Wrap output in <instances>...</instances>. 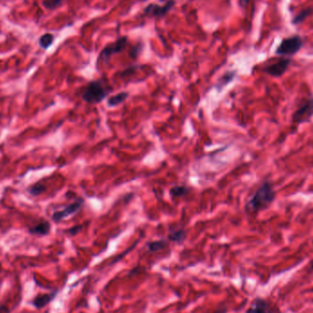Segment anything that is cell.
Here are the masks:
<instances>
[{"label":"cell","mask_w":313,"mask_h":313,"mask_svg":"<svg viewBox=\"0 0 313 313\" xmlns=\"http://www.w3.org/2000/svg\"><path fill=\"white\" fill-rule=\"evenodd\" d=\"M276 191L270 181H264L260 187L256 190V192L247 202V211L251 213H258L266 209L276 199Z\"/></svg>","instance_id":"6da1fadb"},{"label":"cell","mask_w":313,"mask_h":313,"mask_svg":"<svg viewBox=\"0 0 313 313\" xmlns=\"http://www.w3.org/2000/svg\"><path fill=\"white\" fill-rule=\"evenodd\" d=\"M111 89L103 82H90L82 94V98L87 104H99L109 95Z\"/></svg>","instance_id":"7a4b0ae2"},{"label":"cell","mask_w":313,"mask_h":313,"mask_svg":"<svg viewBox=\"0 0 313 313\" xmlns=\"http://www.w3.org/2000/svg\"><path fill=\"white\" fill-rule=\"evenodd\" d=\"M304 45L303 38L299 35L290 36L281 41L279 47L276 50V54L281 57H290L302 49Z\"/></svg>","instance_id":"3957f363"},{"label":"cell","mask_w":313,"mask_h":313,"mask_svg":"<svg viewBox=\"0 0 313 313\" xmlns=\"http://www.w3.org/2000/svg\"><path fill=\"white\" fill-rule=\"evenodd\" d=\"M128 43V37L124 36L114 41V43L107 44L100 52L99 56L97 58V62L107 63L112 56L119 54L126 50Z\"/></svg>","instance_id":"277c9868"},{"label":"cell","mask_w":313,"mask_h":313,"mask_svg":"<svg viewBox=\"0 0 313 313\" xmlns=\"http://www.w3.org/2000/svg\"><path fill=\"white\" fill-rule=\"evenodd\" d=\"M175 4V0H165V2L162 5L156 4V3H151L144 9L143 12H144V15L148 16L150 18H156V19L163 18L173 9Z\"/></svg>","instance_id":"5b68a950"},{"label":"cell","mask_w":313,"mask_h":313,"mask_svg":"<svg viewBox=\"0 0 313 313\" xmlns=\"http://www.w3.org/2000/svg\"><path fill=\"white\" fill-rule=\"evenodd\" d=\"M313 116V97L308 98L299 104L292 115L293 123L302 124Z\"/></svg>","instance_id":"8992f818"},{"label":"cell","mask_w":313,"mask_h":313,"mask_svg":"<svg viewBox=\"0 0 313 313\" xmlns=\"http://www.w3.org/2000/svg\"><path fill=\"white\" fill-rule=\"evenodd\" d=\"M84 203H85L84 199L80 198V199L76 200L75 202H73L72 204H68L62 210H58V211L53 212L52 216V221L55 223H60L62 220L75 214L80 211Z\"/></svg>","instance_id":"52a82bcc"},{"label":"cell","mask_w":313,"mask_h":313,"mask_svg":"<svg viewBox=\"0 0 313 313\" xmlns=\"http://www.w3.org/2000/svg\"><path fill=\"white\" fill-rule=\"evenodd\" d=\"M290 62L291 61L290 58H281L279 61L264 67L262 71L268 75L273 76V77H280L283 75L289 69Z\"/></svg>","instance_id":"ba28073f"},{"label":"cell","mask_w":313,"mask_h":313,"mask_svg":"<svg viewBox=\"0 0 313 313\" xmlns=\"http://www.w3.org/2000/svg\"><path fill=\"white\" fill-rule=\"evenodd\" d=\"M246 313H277V309L266 299L256 298L252 301Z\"/></svg>","instance_id":"9c48e42d"},{"label":"cell","mask_w":313,"mask_h":313,"mask_svg":"<svg viewBox=\"0 0 313 313\" xmlns=\"http://www.w3.org/2000/svg\"><path fill=\"white\" fill-rule=\"evenodd\" d=\"M57 294V290L52 291L50 293H38L34 297L33 299H31L30 304L33 306L34 308L41 309L51 303L52 300L56 298Z\"/></svg>","instance_id":"30bf717a"},{"label":"cell","mask_w":313,"mask_h":313,"mask_svg":"<svg viewBox=\"0 0 313 313\" xmlns=\"http://www.w3.org/2000/svg\"><path fill=\"white\" fill-rule=\"evenodd\" d=\"M51 232V223L48 221H43L29 228V232L32 236L45 237Z\"/></svg>","instance_id":"8fae6325"},{"label":"cell","mask_w":313,"mask_h":313,"mask_svg":"<svg viewBox=\"0 0 313 313\" xmlns=\"http://www.w3.org/2000/svg\"><path fill=\"white\" fill-rule=\"evenodd\" d=\"M169 240L173 243H181L185 240L186 232L183 229H176L171 230L168 236Z\"/></svg>","instance_id":"7c38bea8"},{"label":"cell","mask_w":313,"mask_h":313,"mask_svg":"<svg viewBox=\"0 0 313 313\" xmlns=\"http://www.w3.org/2000/svg\"><path fill=\"white\" fill-rule=\"evenodd\" d=\"M55 37L52 33H44L38 38V45L43 50H48L54 42Z\"/></svg>","instance_id":"4fadbf2b"},{"label":"cell","mask_w":313,"mask_h":313,"mask_svg":"<svg viewBox=\"0 0 313 313\" xmlns=\"http://www.w3.org/2000/svg\"><path fill=\"white\" fill-rule=\"evenodd\" d=\"M128 94L127 92H121L116 95L111 96L107 100V104L109 106H116L119 104H122L126 100L128 99Z\"/></svg>","instance_id":"5bb4252c"},{"label":"cell","mask_w":313,"mask_h":313,"mask_svg":"<svg viewBox=\"0 0 313 313\" xmlns=\"http://www.w3.org/2000/svg\"><path fill=\"white\" fill-rule=\"evenodd\" d=\"M167 247H168V242L164 239L153 241V242L148 243L147 245V250L151 252V253L161 251L162 249L166 248Z\"/></svg>","instance_id":"9a60e30c"},{"label":"cell","mask_w":313,"mask_h":313,"mask_svg":"<svg viewBox=\"0 0 313 313\" xmlns=\"http://www.w3.org/2000/svg\"><path fill=\"white\" fill-rule=\"evenodd\" d=\"M313 9L311 8H308V9H305V10H301L299 13L296 15L293 19H292V23L294 25H299L303 22L305 19L308 18L310 15L312 14Z\"/></svg>","instance_id":"2e32d148"},{"label":"cell","mask_w":313,"mask_h":313,"mask_svg":"<svg viewBox=\"0 0 313 313\" xmlns=\"http://www.w3.org/2000/svg\"><path fill=\"white\" fill-rule=\"evenodd\" d=\"M234 76H236V71H230L225 72V73L222 76V78L219 80L218 84H217L216 87L218 88L219 90H221L223 87L228 85L230 82L232 81V79L234 78Z\"/></svg>","instance_id":"e0dca14e"},{"label":"cell","mask_w":313,"mask_h":313,"mask_svg":"<svg viewBox=\"0 0 313 313\" xmlns=\"http://www.w3.org/2000/svg\"><path fill=\"white\" fill-rule=\"evenodd\" d=\"M66 0H43V6L48 10H54L62 5Z\"/></svg>","instance_id":"ac0fdd59"},{"label":"cell","mask_w":313,"mask_h":313,"mask_svg":"<svg viewBox=\"0 0 313 313\" xmlns=\"http://www.w3.org/2000/svg\"><path fill=\"white\" fill-rule=\"evenodd\" d=\"M188 191H189L188 188H186L184 186H175V187H172L170 190L171 196L174 197V198L182 197V196L187 194Z\"/></svg>","instance_id":"d6986e66"},{"label":"cell","mask_w":313,"mask_h":313,"mask_svg":"<svg viewBox=\"0 0 313 313\" xmlns=\"http://www.w3.org/2000/svg\"><path fill=\"white\" fill-rule=\"evenodd\" d=\"M46 190H47L46 186L41 184V183H36L34 185L30 186L28 189V191L31 196H38V195L43 194L44 191H46Z\"/></svg>","instance_id":"ffe728a7"},{"label":"cell","mask_w":313,"mask_h":313,"mask_svg":"<svg viewBox=\"0 0 313 313\" xmlns=\"http://www.w3.org/2000/svg\"><path fill=\"white\" fill-rule=\"evenodd\" d=\"M82 230H83V225H82V224L74 225V226H72V227L70 228V229L68 230V234L71 236V237H74L77 233H79V232H81Z\"/></svg>","instance_id":"44dd1931"},{"label":"cell","mask_w":313,"mask_h":313,"mask_svg":"<svg viewBox=\"0 0 313 313\" xmlns=\"http://www.w3.org/2000/svg\"><path fill=\"white\" fill-rule=\"evenodd\" d=\"M141 46H142V45H141L140 43H138L136 46H134V47L131 49V51H130V56H132L133 58L138 57L139 52L141 51Z\"/></svg>","instance_id":"7402d4cb"},{"label":"cell","mask_w":313,"mask_h":313,"mask_svg":"<svg viewBox=\"0 0 313 313\" xmlns=\"http://www.w3.org/2000/svg\"><path fill=\"white\" fill-rule=\"evenodd\" d=\"M0 313H10V308L6 304H0Z\"/></svg>","instance_id":"603a6c76"},{"label":"cell","mask_w":313,"mask_h":313,"mask_svg":"<svg viewBox=\"0 0 313 313\" xmlns=\"http://www.w3.org/2000/svg\"><path fill=\"white\" fill-rule=\"evenodd\" d=\"M227 307H222V308H219L218 309H216L213 313H227Z\"/></svg>","instance_id":"cb8c5ba5"},{"label":"cell","mask_w":313,"mask_h":313,"mask_svg":"<svg viewBox=\"0 0 313 313\" xmlns=\"http://www.w3.org/2000/svg\"><path fill=\"white\" fill-rule=\"evenodd\" d=\"M249 0H239V5L241 7H246L248 4Z\"/></svg>","instance_id":"d4e9b609"},{"label":"cell","mask_w":313,"mask_h":313,"mask_svg":"<svg viewBox=\"0 0 313 313\" xmlns=\"http://www.w3.org/2000/svg\"><path fill=\"white\" fill-rule=\"evenodd\" d=\"M309 268H310V270L313 271V259L310 261V263H309Z\"/></svg>","instance_id":"484cf974"}]
</instances>
